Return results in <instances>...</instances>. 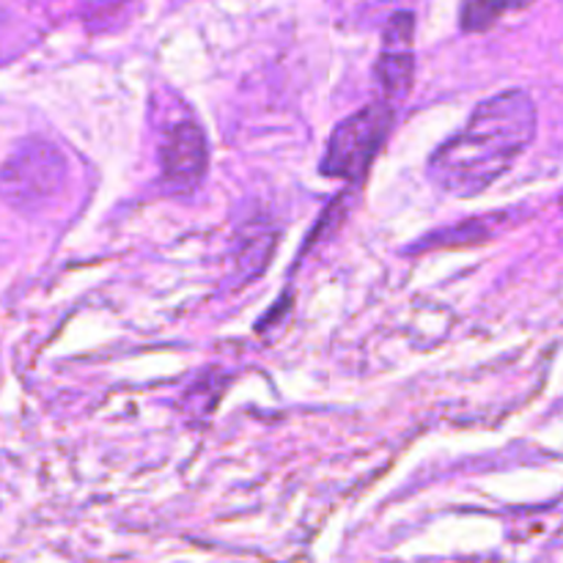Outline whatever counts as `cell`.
Returning <instances> with one entry per match:
<instances>
[{
  "mask_svg": "<svg viewBox=\"0 0 563 563\" xmlns=\"http://www.w3.org/2000/svg\"><path fill=\"white\" fill-rule=\"evenodd\" d=\"M537 137V104L526 91H504L473 110L471 121L429 159L440 190L473 198L493 187Z\"/></svg>",
  "mask_w": 563,
  "mask_h": 563,
  "instance_id": "1",
  "label": "cell"
},
{
  "mask_svg": "<svg viewBox=\"0 0 563 563\" xmlns=\"http://www.w3.org/2000/svg\"><path fill=\"white\" fill-rule=\"evenodd\" d=\"M394 124V104L374 102L341 121L330 135L319 170L330 179H346L361 185L374 157L388 141Z\"/></svg>",
  "mask_w": 563,
  "mask_h": 563,
  "instance_id": "2",
  "label": "cell"
},
{
  "mask_svg": "<svg viewBox=\"0 0 563 563\" xmlns=\"http://www.w3.org/2000/svg\"><path fill=\"white\" fill-rule=\"evenodd\" d=\"M66 179V159L53 143L25 141L0 165V198L9 207L33 212L60 192Z\"/></svg>",
  "mask_w": 563,
  "mask_h": 563,
  "instance_id": "3",
  "label": "cell"
},
{
  "mask_svg": "<svg viewBox=\"0 0 563 563\" xmlns=\"http://www.w3.org/2000/svg\"><path fill=\"white\" fill-rule=\"evenodd\" d=\"M163 181L170 192H192L207 176L209 146L201 126L181 121L168 132L159 152Z\"/></svg>",
  "mask_w": 563,
  "mask_h": 563,
  "instance_id": "4",
  "label": "cell"
},
{
  "mask_svg": "<svg viewBox=\"0 0 563 563\" xmlns=\"http://www.w3.org/2000/svg\"><path fill=\"white\" fill-rule=\"evenodd\" d=\"M412 14L401 11L388 22L385 31L383 55L377 64V80L383 88V102L396 104L410 93L412 71H416V58H412Z\"/></svg>",
  "mask_w": 563,
  "mask_h": 563,
  "instance_id": "5",
  "label": "cell"
},
{
  "mask_svg": "<svg viewBox=\"0 0 563 563\" xmlns=\"http://www.w3.org/2000/svg\"><path fill=\"white\" fill-rule=\"evenodd\" d=\"M537 0H462V31L484 33L511 11H522Z\"/></svg>",
  "mask_w": 563,
  "mask_h": 563,
  "instance_id": "6",
  "label": "cell"
}]
</instances>
